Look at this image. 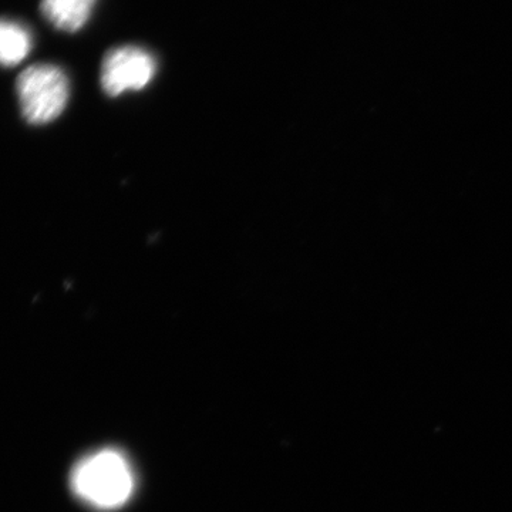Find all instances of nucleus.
<instances>
[{"label": "nucleus", "instance_id": "obj_3", "mask_svg": "<svg viewBox=\"0 0 512 512\" xmlns=\"http://www.w3.org/2000/svg\"><path fill=\"white\" fill-rule=\"evenodd\" d=\"M157 73V62L148 50L121 46L110 50L101 64L100 82L110 97L146 89Z\"/></svg>", "mask_w": 512, "mask_h": 512}, {"label": "nucleus", "instance_id": "obj_5", "mask_svg": "<svg viewBox=\"0 0 512 512\" xmlns=\"http://www.w3.org/2000/svg\"><path fill=\"white\" fill-rule=\"evenodd\" d=\"M33 47L32 33L25 25L0 19V64L10 67L22 63Z\"/></svg>", "mask_w": 512, "mask_h": 512}, {"label": "nucleus", "instance_id": "obj_1", "mask_svg": "<svg viewBox=\"0 0 512 512\" xmlns=\"http://www.w3.org/2000/svg\"><path fill=\"white\" fill-rule=\"evenodd\" d=\"M72 488L80 500L99 510H116L130 500L134 474L119 451H97L83 458L72 473Z\"/></svg>", "mask_w": 512, "mask_h": 512}, {"label": "nucleus", "instance_id": "obj_4", "mask_svg": "<svg viewBox=\"0 0 512 512\" xmlns=\"http://www.w3.org/2000/svg\"><path fill=\"white\" fill-rule=\"evenodd\" d=\"M97 0H42L43 16L56 29L79 32L89 22Z\"/></svg>", "mask_w": 512, "mask_h": 512}, {"label": "nucleus", "instance_id": "obj_2", "mask_svg": "<svg viewBox=\"0 0 512 512\" xmlns=\"http://www.w3.org/2000/svg\"><path fill=\"white\" fill-rule=\"evenodd\" d=\"M20 111L30 124L42 126L55 121L69 103L66 73L53 64H35L23 70L16 82Z\"/></svg>", "mask_w": 512, "mask_h": 512}]
</instances>
